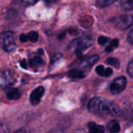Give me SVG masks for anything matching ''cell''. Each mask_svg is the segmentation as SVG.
Instances as JSON below:
<instances>
[{
  "label": "cell",
  "mask_w": 133,
  "mask_h": 133,
  "mask_svg": "<svg viewBox=\"0 0 133 133\" xmlns=\"http://www.w3.org/2000/svg\"><path fill=\"white\" fill-rule=\"evenodd\" d=\"M14 133H33L31 130L30 129H19L17 130L16 132Z\"/></svg>",
  "instance_id": "obj_23"
},
{
  "label": "cell",
  "mask_w": 133,
  "mask_h": 133,
  "mask_svg": "<svg viewBox=\"0 0 133 133\" xmlns=\"http://www.w3.org/2000/svg\"><path fill=\"white\" fill-rule=\"evenodd\" d=\"M133 23V16L130 14H125L119 16L116 19V26L120 30H125L129 28Z\"/></svg>",
  "instance_id": "obj_5"
},
{
  "label": "cell",
  "mask_w": 133,
  "mask_h": 133,
  "mask_svg": "<svg viewBox=\"0 0 133 133\" xmlns=\"http://www.w3.org/2000/svg\"><path fill=\"white\" fill-rule=\"evenodd\" d=\"M68 76L70 77H71L72 79H82L85 76H84V73L80 69H71L68 72Z\"/></svg>",
  "instance_id": "obj_10"
},
{
  "label": "cell",
  "mask_w": 133,
  "mask_h": 133,
  "mask_svg": "<svg viewBox=\"0 0 133 133\" xmlns=\"http://www.w3.org/2000/svg\"><path fill=\"white\" fill-rule=\"evenodd\" d=\"M20 65H21V66H22L23 68H24V69H26V68H27V65H26V62H25V60H23V61L21 62V63H20Z\"/></svg>",
  "instance_id": "obj_26"
},
{
  "label": "cell",
  "mask_w": 133,
  "mask_h": 133,
  "mask_svg": "<svg viewBox=\"0 0 133 133\" xmlns=\"http://www.w3.org/2000/svg\"><path fill=\"white\" fill-rule=\"evenodd\" d=\"M44 91H45V90L42 87H39L32 91V93L30 96V101L32 105L35 106L39 104L41 98L43 96Z\"/></svg>",
  "instance_id": "obj_6"
},
{
  "label": "cell",
  "mask_w": 133,
  "mask_h": 133,
  "mask_svg": "<svg viewBox=\"0 0 133 133\" xmlns=\"http://www.w3.org/2000/svg\"><path fill=\"white\" fill-rule=\"evenodd\" d=\"M108 41H110V39L107 37L101 36L98 38V42L100 45H105Z\"/></svg>",
  "instance_id": "obj_19"
},
{
  "label": "cell",
  "mask_w": 133,
  "mask_h": 133,
  "mask_svg": "<svg viewBox=\"0 0 133 133\" xmlns=\"http://www.w3.org/2000/svg\"><path fill=\"white\" fill-rule=\"evenodd\" d=\"M20 40L22 42H26V41H27V35H25V34H21L20 37Z\"/></svg>",
  "instance_id": "obj_25"
},
{
  "label": "cell",
  "mask_w": 133,
  "mask_h": 133,
  "mask_svg": "<svg viewBox=\"0 0 133 133\" xmlns=\"http://www.w3.org/2000/svg\"><path fill=\"white\" fill-rule=\"evenodd\" d=\"M132 133H133V132H132Z\"/></svg>",
  "instance_id": "obj_28"
},
{
  "label": "cell",
  "mask_w": 133,
  "mask_h": 133,
  "mask_svg": "<svg viewBox=\"0 0 133 133\" xmlns=\"http://www.w3.org/2000/svg\"><path fill=\"white\" fill-rule=\"evenodd\" d=\"M99 60V56L98 55H93L90 58H88L86 59H85L84 61L82 62L81 65L83 67H85V68H90L92 67L97 61Z\"/></svg>",
  "instance_id": "obj_9"
},
{
  "label": "cell",
  "mask_w": 133,
  "mask_h": 133,
  "mask_svg": "<svg viewBox=\"0 0 133 133\" xmlns=\"http://www.w3.org/2000/svg\"><path fill=\"white\" fill-rule=\"evenodd\" d=\"M0 133H9V128L5 125H0Z\"/></svg>",
  "instance_id": "obj_22"
},
{
  "label": "cell",
  "mask_w": 133,
  "mask_h": 133,
  "mask_svg": "<svg viewBox=\"0 0 133 133\" xmlns=\"http://www.w3.org/2000/svg\"><path fill=\"white\" fill-rule=\"evenodd\" d=\"M107 62L108 63V64H110V65H113V66H114V67H119V65H120V63H119V62L116 59V58H107Z\"/></svg>",
  "instance_id": "obj_18"
},
{
  "label": "cell",
  "mask_w": 133,
  "mask_h": 133,
  "mask_svg": "<svg viewBox=\"0 0 133 133\" xmlns=\"http://www.w3.org/2000/svg\"><path fill=\"white\" fill-rule=\"evenodd\" d=\"M30 64L33 67H41L44 65V61L40 56H35L30 60Z\"/></svg>",
  "instance_id": "obj_12"
},
{
  "label": "cell",
  "mask_w": 133,
  "mask_h": 133,
  "mask_svg": "<svg viewBox=\"0 0 133 133\" xmlns=\"http://www.w3.org/2000/svg\"><path fill=\"white\" fill-rule=\"evenodd\" d=\"M119 44V41L118 39H114L111 41L110 44L106 48V51L107 52H111L112 51L114 48H116L118 46Z\"/></svg>",
  "instance_id": "obj_15"
},
{
  "label": "cell",
  "mask_w": 133,
  "mask_h": 133,
  "mask_svg": "<svg viewBox=\"0 0 133 133\" xmlns=\"http://www.w3.org/2000/svg\"><path fill=\"white\" fill-rule=\"evenodd\" d=\"M89 133H104L105 129L102 125H99L95 122H89L88 125Z\"/></svg>",
  "instance_id": "obj_7"
},
{
  "label": "cell",
  "mask_w": 133,
  "mask_h": 133,
  "mask_svg": "<svg viewBox=\"0 0 133 133\" xmlns=\"http://www.w3.org/2000/svg\"><path fill=\"white\" fill-rule=\"evenodd\" d=\"M37 2V1H33V0H23L20 1V3L25 5H34Z\"/></svg>",
  "instance_id": "obj_21"
},
{
  "label": "cell",
  "mask_w": 133,
  "mask_h": 133,
  "mask_svg": "<svg viewBox=\"0 0 133 133\" xmlns=\"http://www.w3.org/2000/svg\"><path fill=\"white\" fill-rule=\"evenodd\" d=\"M88 109L90 112L98 115H111L112 117H119L122 112L120 108L104 98L94 97L88 104Z\"/></svg>",
  "instance_id": "obj_1"
},
{
  "label": "cell",
  "mask_w": 133,
  "mask_h": 133,
  "mask_svg": "<svg viewBox=\"0 0 133 133\" xmlns=\"http://www.w3.org/2000/svg\"><path fill=\"white\" fill-rule=\"evenodd\" d=\"M49 133H63L62 131L60 130H53V131H50Z\"/></svg>",
  "instance_id": "obj_27"
},
{
  "label": "cell",
  "mask_w": 133,
  "mask_h": 133,
  "mask_svg": "<svg viewBox=\"0 0 133 133\" xmlns=\"http://www.w3.org/2000/svg\"><path fill=\"white\" fill-rule=\"evenodd\" d=\"M3 48L5 51L10 52L16 48V41L14 34L11 31H7L2 35Z\"/></svg>",
  "instance_id": "obj_3"
},
{
  "label": "cell",
  "mask_w": 133,
  "mask_h": 133,
  "mask_svg": "<svg viewBox=\"0 0 133 133\" xmlns=\"http://www.w3.org/2000/svg\"><path fill=\"white\" fill-rule=\"evenodd\" d=\"M128 40L130 43L133 44V29L130 31V33L129 34V36H128Z\"/></svg>",
  "instance_id": "obj_24"
},
{
  "label": "cell",
  "mask_w": 133,
  "mask_h": 133,
  "mask_svg": "<svg viewBox=\"0 0 133 133\" xmlns=\"http://www.w3.org/2000/svg\"><path fill=\"white\" fill-rule=\"evenodd\" d=\"M6 97H7V98L9 100L16 101V100H18L20 97V93L17 90H11L7 93Z\"/></svg>",
  "instance_id": "obj_13"
},
{
  "label": "cell",
  "mask_w": 133,
  "mask_h": 133,
  "mask_svg": "<svg viewBox=\"0 0 133 133\" xmlns=\"http://www.w3.org/2000/svg\"><path fill=\"white\" fill-rule=\"evenodd\" d=\"M126 84H127L126 78L124 76H120L115 79L111 83L110 87L111 92L113 94H118L125 90Z\"/></svg>",
  "instance_id": "obj_4"
},
{
  "label": "cell",
  "mask_w": 133,
  "mask_h": 133,
  "mask_svg": "<svg viewBox=\"0 0 133 133\" xmlns=\"http://www.w3.org/2000/svg\"><path fill=\"white\" fill-rule=\"evenodd\" d=\"M27 41H31L32 42H36L38 38V34L37 32H34V31H31L27 35Z\"/></svg>",
  "instance_id": "obj_16"
},
{
  "label": "cell",
  "mask_w": 133,
  "mask_h": 133,
  "mask_svg": "<svg viewBox=\"0 0 133 133\" xmlns=\"http://www.w3.org/2000/svg\"><path fill=\"white\" fill-rule=\"evenodd\" d=\"M127 72H128L129 75L133 78V60L131 62H129L128 68H127Z\"/></svg>",
  "instance_id": "obj_20"
},
{
  "label": "cell",
  "mask_w": 133,
  "mask_h": 133,
  "mask_svg": "<svg viewBox=\"0 0 133 133\" xmlns=\"http://www.w3.org/2000/svg\"><path fill=\"white\" fill-rule=\"evenodd\" d=\"M107 127H108L109 131L112 133L118 132L120 131V129H121L120 125H119L118 122L116 121V120H113L111 122H109Z\"/></svg>",
  "instance_id": "obj_11"
},
{
  "label": "cell",
  "mask_w": 133,
  "mask_h": 133,
  "mask_svg": "<svg viewBox=\"0 0 133 133\" xmlns=\"http://www.w3.org/2000/svg\"><path fill=\"white\" fill-rule=\"evenodd\" d=\"M113 2H114V1L113 0H102V1H97L96 4L99 7H106L112 4Z\"/></svg>",
  "instance_id": "obj_17"
},
{
  "label": "cell",
  "mask_w": 133,
  "mask_h": 133,
  "mask_svg": "<svg viewBox=\"0 0 133 133\" xmlns=\"http://www.w3.org/2000/svg\"><path fill=\"white\" fill-rule=\"evenodd\" d=\"M96 72L102 76L108 77L112 75L113 73V69L111 68H104L103 65H99L96 69Z\"/></svg>",
  "instance_id": "obj_8"
},
{
  "label": "cell",
  "mask_w": 133,
  "mask_h": 133,
  "mask_svg": "<svg viewBox=\"0 0 133 133\" xmlns=\"http://www.w3.org/2000/svg\"><path fill=\"white\" fill-rule=\"evenodd\" d=\"M94 39L91 35H83L74 39L69 45V48L74 50L78 55L92 45Z\"/></svg>",
  "instance_id": "obj_2"
},
{
  "label": "cell",
  "mask_w": 133,
  "mask_h": 133,
  "mask_svg": "<svg viewBox=\"0 0 133 133\" xmlns=\"http://www.w3.org/2000/svg\"><path fill=\"white\" fill-rule=\"evenodd\" d=\"M121 6L125 11H131L133 9V1H122L121 2Z\"/></svg>",
  "instance_id": "obj_14"
}]
</instances>
